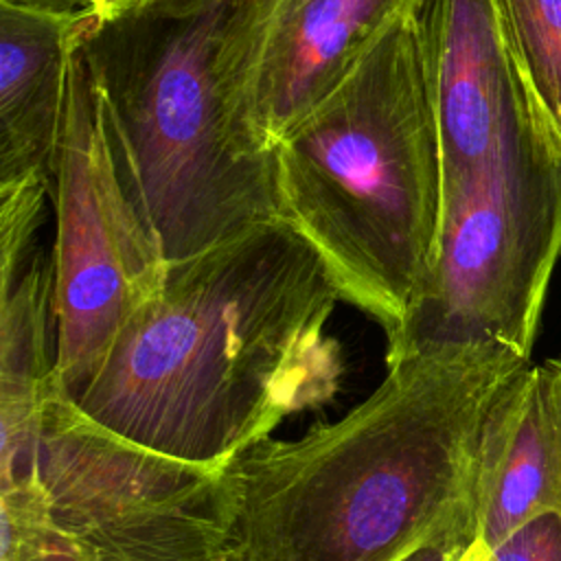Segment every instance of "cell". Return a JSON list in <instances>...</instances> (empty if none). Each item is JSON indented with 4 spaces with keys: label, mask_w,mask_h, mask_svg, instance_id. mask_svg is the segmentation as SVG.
<instances>
[{
    "label": "cell",
    "mask_w": 561,
    "mask_h": 561,
    "mask_svg": "<svg viewBox=\"0 0 561 561\" xmlns=\"http://www.w3.org/2000/svg\"><path fill=\"white\" fill-rule=\"evenodd\" d=\"M340 300L298 232L252 226L169 263L75 405L134 445L221 469L340 392L344 355L327 331Z\"/></svg>",
    "instance_id": "6da1fadb"
},
{
    "label": "cell",
    "mask_w": 561,
    "mask_h": 561,
    "mask_svg": "<svg viewBox=\"0 0 561 561\" xmlns=\"http://www.w3.org/2000/svg\"><path fill=\"white\" fill-rule=\"evenodd\" d=\"M530 357L447 344L388 364L331 425L265 438L221 467L237 561H403L469 548L486 414Z\"/></svg>",
    "instance_id": "7a4b0ae2"
},
{
    "label": "cell",
    "mask_w": 561,
    "mask_h": 561,
    "mask_svg": "<svg viewBox=\"0 0 561 561\" xmlns=\"http://www.w3.org/2000/svg\"><path fill=\"white\" fill-rule=\"evenodd\" d=\"M416 0L274 147L278 219L392 337L432 278L445 180Z\"/></svg>",
    "instance_id": "3957f363"
},
{
    "label": "cell",
    "mask_w": 561,
    "mask_h": 561,
    "mask_svg": "<svg viewBox=\"0 0 561 561\" xmlns=\"http://www.w3.org/2000/svg\"><path fill=\"white\" fill-rule=\"evenodd\" d=\"M241 4L127 11L81 46L169 261L278 219L272 153L243 116Z\"/></svg>",
    "instance_id": "277c9868"
},
{
    "label": "cell",
    "mask_w": 561,
    "mask_h": 561,
    "mask_svg": "<svg viewBox=\"0 0 561 561\" xmlns=\"http://www.w3.org/2000/svg\"><path fill=\"white\" fill-rule=\"evenodd\" d=\"M0 561H237L221 469L134 445L55 383L0 462Z\"/></svg>",
    "instance_id": "5b68a950"
},
{
    "label": "cell",
    "mask_w": 561,
    "mask_h": 561,
    "mask_svg": "<svg viewBox=\"0 0 561 561\" xmlns=\"http://www.w3.org/2000/svg\"><path fill=\"white\" fill-rule=\"evenodd\" d=\"M559 259L561 149L528 99L482 169L445 197L432 278L388 337V364L471 342L530 357Z\"/></svg>",
    "instance_id": "8992f818"
},
{
    "label": "cell",
    "mask_w": 561,
    "mask_h": 561,
    "mask_svg": "<svg viewBox=\"0 0 561 561\" xmlns=\"http://www.w3.org/2000/svg\"><path fill=\"white\" fill-rule=\"evenodd\" d=\"M50 195L57 219L55 383L77 403L121 333L160 294L171 263L81 48L70 68Z\"/></svg>",
    "instance_id": "52a82bcc"
},
{
    "label": "cell",
    "mask_w": 561,
    "mask_h": 561,
    "mask_svg": "<svg viewBox=\"0 0 561 561\" xmlns=\"http://www.w3.org/2000/svg\"><path fill=\"white\" fill-rule=\"evenodd\" d=\"M416 0H245L241 103L263 149L298 125Z\"/></svg>",
    "instance_id": "ba28073f"
},
{
    "label": "cell",
    "mask_w": 561,
    "mask_h": 561,
    "mask_svg": "<svg viewBox=\"0 0 561 561\" xmlns=\"http://www.w3.org/2000/svg\"><path fill=\"white\" fill-rule=\"evenodd\" d=\"M419 11L449 197L482 169L528 94L502 0H421Z\"/></svg>",
    "instance_id": "9c48e42d"
},
{
    "label": "cell",
    "mask_w": 561,
    "mask_h": 561,
    "mask_svg": "<svg viewBox=\"0 0 561 561\" xmlns=\"http://www.w3.org/2000/svg\"><path fill=\"white\" fill-rule=\"evenodd\" d=\"M99 24L83 9L0 0V188L53 180L72 59Z\"/></svg>",
    "instance_id": "30bf717a"
},
{
    "label": "cell",
    "mask_w": 561,
    "mask_h": 561,
    "mask_svg": "<svg viewBox=\"0 0 561 561\" xmlns=\"http://www.w3.org/2000/svg\"><path fill=\"white\" fill-rule=\"evenodd\" d=\"M561 517V436L539 364L493 401L478 451L476 528L491 550L543 517Z\"/></svg>",
    "instance_id": "8fae6325"
},
{
    "label": "cell",
    "mask_w": 561,
    "mask_h": 561,
    "mask_svg": "<svg viewBox=\"0 0 561 561\" xmlns=\"http://www.w3.org/2000/svg\"><path fill=\"white\" fill-rule=\"evenodd\" d=\"M0 460H7L31 445L55 379L53 254L35 245L22 261L0 265Z\"/></svg>",
    "instance_id": "7c38bea8"
},
{
    "label": "cell",
    "mask_w": 561,
    "mask_h": 561,
    "mask_svg": "<svg viewBox=\"0 0 561 561\" xmlns=\"http://www.w3.org/2000/svg\"><path fill=\"white\" fill-rule=\"evenodd\" d=\"M524 90L561 149V0H502Z\"/></svg>",
    "instance_id": "4fadbf2b"
},
{
    "label": "cell",
    "mask_w": 561,
    "mask_h": 561,
    "mask_svg": "<svg viewBox=\"0 0 561 561\" xmlns=\"http://www.w3.org/2000/svg\"><path fill=\"white\" fill-rule=\"evenodd\" d=\"M489 561H561V517H543L489 552Z\"/></svg>",
    "instance_id": "5bb4252c"
},
{
    "label": "cell",
    "mask_w": 561,
    "mask_h": 561,
    "mask_svg": "<svg viewBox=\"0 0 561 561\" xmlns=\"http://www.w3.org/2000/svg\"><path fill=\"white\" fill-rule=\"evenodd\" d=\"M541 373H543V381H546V390H548V401L557 421V430L561 436V355L548 357L546 362L539 364Z\"/></svg>",
    "instance_id": "9a60e30c"
},
{
    "label": "cell",
    "mask_w": 561,
    "mask_h": 561,
    "mask_svg": "<svg viewBox=\"0 0 561 561\" xmlns=\"http://www.w3.org/2000/svg\"><path fill=\"white\" fill-rule=\"evenodd\" d=\"M473 546V543H471ZM469 546V548H471ZM469 548H443V546H430L423 550H416L414 554L405 557L403 561H458Z\"/></svg>",
    "instance_id": "2e32d148"
},
{
    "label": "cell",
    "mask_w": 561,
    "mask_h": 561,
    "mask_svg": "<svg viewBox=\"0 0 561 561\" xmlns=\"http://www.w3.org/2000/svg\"><path fill=\"white\" fill-rule=\"evenodd\" d=\"M13 2H39V4H55V7H75V0H13Z\"/></svg>",
    "instance_id": "e0dca14e"
}]
</instances>
